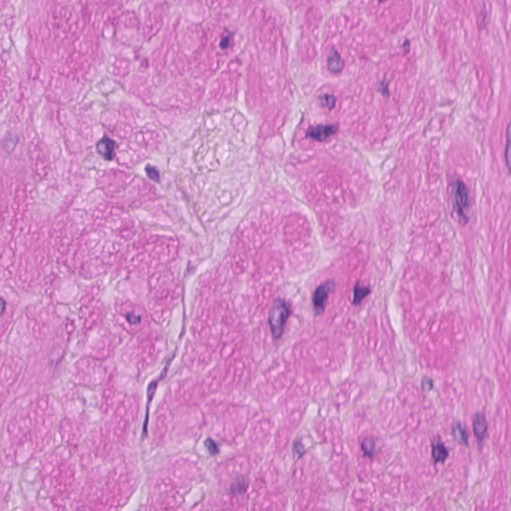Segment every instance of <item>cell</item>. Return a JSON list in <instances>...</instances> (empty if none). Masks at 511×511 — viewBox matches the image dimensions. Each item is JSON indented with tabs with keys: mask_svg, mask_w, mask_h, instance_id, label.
Wrapping results in <instances>:
<instances>
[{
	"mask_svg": "<svg viewBox=\"0 0 511 511\" xmlns=\"http://www.w3.org/2000/svg\"><path fill=\"white\" fill-rule=\"evenodd\" d=\"M337 130V126L334 124L331 125H319L316 127L307 129V135L308 137L317 141H325L330 138Z\"/></svg>",
	"mask_w": 511,
	"mask_h": 511,
	"instance_id": "277c9868",
	"label": "cell"
},
{
	"mask_svg": "<svg viewBox=\"0 0 511 511\" xmlns=\"http://www.w3.org/2000/svg\"><path fill=\"white\" fill-rule=\"evenodd\" d=\"M228 44H229V37H228V36H226V37L223 39V42L221 43V46H222V47H226Z\"/></svg>",
	"mask_w": 511,
	"mask_h": 511,
	"instance_id": "ffe728a7",
	"label": "cell"
},
{
	"mask_svg": "<svg viewBox=\"0 0 511 511\" xmlns=\"http://www.w3.org/2000/svg\"><path fill=\"white\" fill-rule=\"evenodd\" d=\"M4 309H5V302L3 299L0 298V316L3 314Z\"/></svg>",
	"mask_w": 511,
	"mask_h": 511,
	"instance_id": "d6986e66",
	"label": "cell"
},
{
	"mask_svg": "<svg viewBox=\"0 0 511 511\" xmlns=\"http://www.w3.org/2000/svg\"><path fill=\"white\" fill-rule=\"evenodd\" d=\"M377 440L373 437H367L361 442V448L366 457L373 458L376 455Z\"/></svg>",
	"mask_w": 511,
	"mask_h": 511,
	"instance_id": "8fae6325",
	"label": "cell"
},
{
	"mask_svg": "<svg viewBox=\"0 0 511 511\" xmlns=\"http://www.w3.org/2000/svg\"><path fill=\"white\" fill-rule=\"evenodd\" d=\"M205 446L207 447V449L209 450L210 455L212 456H216L219 453V448H218V445L216 444V442L211 439V438H208L206 441H205Z\"/></svg>",
	"mask_w": 511,
	"mask_h": 511,
	"instance_id": "4fadbf2b",
	"label": "cell"
},
{
	"mask_svg": "<svg viewBox=\"0 0 511 511\" xmlns=\"http://www.w3.org/2000/svg\"><path fill=\"white\" fill-rule=\"evenodd\" d=\"M421 385H422V389L424 391H429V390H431L433 388V382L430 379H424L422 381V383H421Z\"/></svg>",
	"mask_w": 511,
	"mask_h": 511,
	"instance_id": "e0dca14e",
	"label": "cell"
},
{
	"mask_svg": "<svg viewBox=\"0 0 511 511\" xmlns=\"http://www.w3.org/2000/svg\"><path fill=\"white\" fill-rule=\"evenodd\" d=\"M473 432L478 441H482L487 432V421L484 413L477 412L473 417Z\"/></svg>",
	"mask_w": 511,
	"mask_h": 511,
	"instance_id": "5b68a950",
	"label": "cell"
},
{
	"mask_svg": "<svg viewBox=\"0 0 511 511\" xmlns=\"http://www.w3.org/2000/svg\"><path fill=\"white\" fill-rule=\"evenodd\" d=\"M344 65H345V61L340 57L339 53L336 50L332 49L328 57V67H329L330 71H332L333 73H337L344 68Z\"/></svg>",
	"mask_w": 511,
	"mask_h": 511,
	"instance_id": "52a82bcc",
	"label": "cell"
},
{
	"mask_svg": "<svg viewBox=\"0 0 511 511\" xmlns=\"http://www.w3.org/2000/svg\"><path fill=\"white\" fill-rule=\"evenodd\" d=\"M334 282L328 281L317 288L313 296V306L318 315H322L326 308L328 298L333 291Z\"/></svg>",
	"mask_w": 511,
	"mask_h": 511,
	"instance_id": "3957f363",
	"label": "cell"
},
{
	"mask_svg": "<svg viewBox=\"0 0 511 511\" xmlns=\"http://www.w3.org/2000/svg\"><path fill=\"white\" fill-rule=\"evenodd\" d=\"M115 142L109 137L105 136L97 143V150L106 160H111L114 155Z\"/></svg>",
	"mask_w": 511,
	"mask_h": 511,
	"instance_id": "8992f818",
	"label": "cell"
},
{
	"mask_svg": "<svg viewBox=\"0 0 511 511\" xmlns=\"http://www.w3.org/2000/svg\"><path fill=\"white\" fill-rule=\"evenodd\" d=\"M452 435L455 439L461 444H467L468 442V435L465 429L462 427L460 422H457L452 427Z\"/></svg>",
	"mask_w": 511,
	"mask_h": 511,
	"instance_id": "ba28073f",
	"label": "cell"
},
{
	"mask_svg": "<svg viewBox=\"0 0 511 511\" xmlns=\"http://www.w3.org/2000/svg\"><path fill=\"white\" fill-rule=\"evenodd\" d=\"M246 488H247V484H246V480L244 477L240 476V477H237L234 482L232 484V486H231V489L234 493H237V494H242L246 491Z\"/></svg>",
	"mask_w": 511,
	"mask_h": 511,
	"instance_id": "7c38bea8",
	"label": "cell"
},
{
	"mask_svg": "<svg viewBox=\"0 0 511 511\" xmlns=\"http://www.w3.org/2000/svg\"><path fill=\"white\" fill-rule=\"evenodd\" d=\"M509 125L507 127V135H506V149H505V157H506V164H507V167L509 168L510 165H509V146H510V135H509Z\"/></svg>",
	"mask_w": 511,
	"mask_h": 511,
	"instance_id": "2e32d148",
	"label": "cell"
},
{
	"mask_svg": "<svg viewBox=\"0 0 511 511\" xmlns=\"http://www.w3.org/2000/svg\"><path fill=\"white\" fill-rule=\"evenodd\" d=\"M146 173L154 181H159V179H160V173H159L158 169H156L153 166H147L146 167Z\"/></svg>",
	"mask_w": 511,
	"mask_h": 511,
	"instance_id": "9a60e30c",
	"label": "cell"
},
{
	"mask_svg": "<svg viewBox=\"0 0 511 511\" xmlns=\"http://www.w3.org/2000/svg\"><path fill=\"white\" fill-rule=\"evenodd\" d=\"M321 99H322V101H323L325 106H327L328 108H331V109L334 106L335 101H336L335 97L333 95H331V94H326L323 97H321Z\"/></svg>",
	"mask_w": 511,
	"mask_h": 511,
	"instance_id": "5bb4252c",
	"label": "cell"
},
{
	"mask_svg": "<svg viewBox=\"0 0 511 511\" xmlns=\"http://www.w3.org/2000/svg\"><path fill=\"white\" fill-rule=\"evenodd\" d=\"M297 450H301L302 455L305 452V449L303 448V445H302V443L300 441H297V443L295 444V451H297Z\"/></svg>",
	"mask_w": 511,
	"mask_h": 511,
	"instance_id": "ac0fdd59",
	"label": "cell"
},
{
	"mask_svg": "<svg viewBox=\"0 0 511 511\" xmlns=\"http://www.w3.org/2000/svg\"><path fill=\"white\" fill-rule=\"evenodd\" d=\"M290 315L289 305L282 301L277 300L270 310L269 324L275 338H280L285 330L286 323Z\"/></svg>",
	"mask_w": 511,
	"mask_h": 511,
	"instance_id": "6da1fadb",
	"label": "cell"
},
{
	"mask_svg": "<svg viewBox=\"0 0 511 511\" xmlns=\"http://www.w3.org/2000/svg\"><path fill=\"white\" fill-rule=\"evenodd\" d=\"M451 196L455 210L460 217V220L464 223L468 221L467 211L469 209V199L466 186L461 181H456L451 185Z\"/></svg>",
	"mask_w": 511,
	"mask_h": 511,
	"instance_id": "7a4b0ae2",
	"label": "cell"
},
{
	"mask_svg": "<svg viewBox=\"0 0 511 511\" xmlns=\"http://www.w3.org/2000/svg\"><path fill=\"white\" fill-rule=\"evenodd\" d=\"M448 456V450L440 442L433 445V458L435 462H443Z\"/></svg>",
	"mask_w": 511,
	"mask_h": 511,
	"instance_id": "30bf717a",
	"label": "cell"
},
{
	"mask_svg": "<svg viewBox=\"0 0 511 511\" xmlns=\"http://www.w3.org/2000/svg\"><path fill=\"white\" fill-rule=\"evenodd\" d=\"M371 293V289L367 288V287H362L360 286L359 283L356 285L355 289H354V297H353V304L354 305H359L362 300L367 296L370 295Z\"/></svg>",
	"mask_w": 511,
	"mask_h": 511,
	"instance_id": "9c48e42d",
	"label": "cell"
}]
</instances>
